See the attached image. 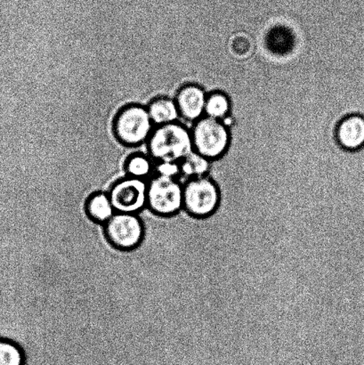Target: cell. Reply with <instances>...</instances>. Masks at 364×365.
<instances>
[{"instance_id": "obj_3", "label": "cell", "mask_w": 364, "mask_h": 365, "mask_svg": "<svg viewBox=\"0 0 364 365\" xmlns=\"http://www.w3.org/2000/svg\"><path fill=\"white\" fill-rule=\"evenodd\" d=\"M220 202L219 185L212 178H192L184 185V211L195 220L212 217L219 210Z\"/></svg>"}, {"instance_id": "obj_2", "label": "cell", "mask_w": 364, "mask_h": 365, "mask_svg": "<svg viewBox=\"0 0 364 365\" xmlns=\"http://www.w3.org/2000/svg\"><path fill=\"white\" fill-rule=\"evenodd\" d=\"M155 127L147 106L140 103L124 106L113 120L114 137L128 148H138L147 143Z\"/></svg>"}, {"instance_id": "obj_5", "label": "cell", "mask_w": 364, "mask_h": 365, "mask_svg": "<svg viewBox=\"0 0 364 365\" xmlns=\"http://www.w3.org/2000/svg\"><path fill=\"white\" fill-rule=\"evenodd\" d=\"M191 133L194 151L209 160L219 159L229 148V130L221 120L202 117L194 123Z\"/></svg>"}, {"instance_id": "obj_14", "label": "cell", "mask_w": 364, "mask_h": 365, "mask_svg": "<svg viewBox=\"0 0 364 365\" xmlns=\"http://www.w3.org/2000/svg\"><path fill=\"white\" fill-rule=\"evenodd\" d=\"M26 354L19 343L0 338V365H26Z\"/></svg>"}, {"instance_id": "obj_9", "label": "cell", "mask_w": 364, "mask_h": 365, "mask_svg": "<svg viewBox=\"0 0 364 365\" xmlns=\"http://www.w3.org/2000/svg\"><path fill=\"white\" fill-rule=\"evenodd\" d=\"M336 140L345 151L355 153L364 149V115L349 114L338 124Z\"/></svg>"}, {"instance_id": "obj_15", "label": "cell", "mask_w": 364, "mask_h": 365, "mask_svg": "<svg viewBox=\"0 0 364 365\" xmlns=\"http://www.w3.org/2000/svg\"><path fill=\"white\" fill-rule=\"evenodd\" d=\"M231 110V101L226 93L216 91L207 96L205 114L215 120H223Z\"/></svg>"}, {"instance_id": "obj_4", "label": "cell", "mask_w": 364, "mask_h": 365, "mask_svg": "<svg viewBox=\"0 0 364 365\" xmlns=\"http://www.w3.org/2000/svg\"><path fill=\"white\" fill-rule=\"evenodd\" d=\"M147 207L159 217L177 216L184 210V185L177 178L152 177L148 181Z\"/></svg>"}, {"instance_id": "obj_16", "label": "cell", "mask_w": 364, "mask_h": 365, "mask_svg": "<svg viewBox=\"0 0 364 365\" xmlns=\"http://www.w3.org/2000/svg\"><path fill=\"white\" fill-rule=\"evenodd\" d=\"M155 173L159 176L177 178L181 175L180 163H160L155 165Z\"/></svg>"}, {"instance_id": "obj_10", "label": "cell", "mask_w": 364, "mask_h": 365, "mask_svg": "<svg viewBox=\"0 0 364 365\" xmlns=\"http://www.w3.org/2000/svg\"><path fill=\"white\" fill-rule=\"evenodd\" d=\"M87 216L96 224L105 225L116 213L108 192L96 191L89 195L85 202Z\"/></svg>"}, {"instance_id": "obj_8", "label": "cell", "mask_w": 364, "mask_h": 365, "mask_svg": "<svg viewBox=\"0 0 364 365\" xmlns=\"http://www.w3.org/2000/svg\"><path fill=\"white\" fill-rule=\"evenodd\" d=\"M206 91L197 84H184L178 89L175 101L177 103L180 117L184 120L196 123L205 113Z\"/></svg>"}, {"instance_id": "obj_1", "label": "cell", "mask_w": 364, "mask_h": 365, "mask_svg": "<svg viewBox=\"0 0 364 365\" xmlns=\"http://www.w3.org/2000/svg\"><path fill=\"white\" fill-rule=\"evenodd\" d=\"M146 144L150 158L156 163H180L194 151L191 131L178 121L156 127Z\"/></svg>"}, {"instance_id": "obj_12", "label": "cell", "mask_w": 364, "mask_h": 365, "mask_svg": "<svg viewBox=\"0 0 364 365\" xmlns=\"http://www.w3.org/2000/svg\"><path fill=\"white\" fill-rule=\"evenodd\" d=\"M155 170L153 160L150 156H146L144 153H132L125 160L124 170L127 177L138 178V180H147L152 176Z\"/></svg>"}, {"instance_id": "obj_6", "label": "cell", "mask_w": 364, "mask_h": 365, "mask_svg": "<svg viewBox=\"0 0 364 365\" xmlns=\"http://www.w3.org/2000/svg\"><path fill=\"white\" fill-rule=\"evenodd\" d=\"M103 232L114 248L130 252L144 241L145 227L140 215L116 212L103 225Z\"/></svg>"}, {"instance_id": "obj_13", "label": "cell", "mask_w": 364, "mask_h": 365, "mask_svg": "<svg viewBox=\"0 0 364 365\" xmlns=\"http://www.w3.org/2000/svg\"><path fill=\"white\" fill-rule=\"evenodd\" d=\"M180 170L182 176L188 180L206 177L210 170V160L194 151L182 160Z\"/></svg>"}, {"instance_id": "obj_7", "label": "cell", "mask_w": 364, "mask_h": 365, "mask_svg": "<svg viewBox=\"0 0 364 365\" xmlns=\"http://www.w3.org/2000/svg\"><path fill=\"white\" fill-rule=\"evenodd\" d=\"M148 182L126 177L114 182L108 190L116 212L139 214L147 207Z\"/></svg>"}, {"instance_id": "obj_11", "label": "cell", "mask_w": 364, "mask_h": 365, "mask_svg": "<svg viewBox=\"0 0 364 365\" xmlns=\"http://www.w3.org/2000/svg\"><path fill=\"white\" fill-rule=\"evenodd\" d=\"M147 109L155 127L177 123L180 118L176 101L169 96H157L148 103Z\"/></svg>"}]
</instances>
